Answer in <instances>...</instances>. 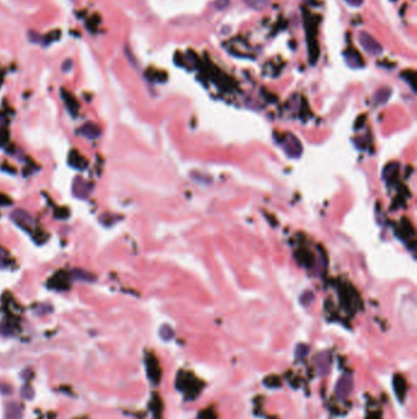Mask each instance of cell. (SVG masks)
<instances>
[{
	"label": "cell",
	"instance_id": "4",
	"mask_svg": "<svg viewBox=\"0 0 417 419\" xmlns=\"http://www.w3.org/2000/svg\"><path fill=\"white\" fill-rule=\"evenodd\" d=\"M147 375L154 384H158L161 380V368L153 357H149V359H147Z\"/></svg>",
	"mask_w": 417,
	"mask_h": 419
},
{
	"label": "cell",
	"instance_id": "7",
	"mask_svg": "<svg viewBox=\"0 0 417 419\" xmlns=\"http://www.w3.org/2000/svg\"><path fill=\"white\" fill-rule=\"evenodd\" d=\"M22 407L17 402H11L6 408V419H21Z\"/></svg>",
	"mask_w": 417,
	"mask_h": 419
},
{
	"label": "cell",
	"instance_id": "6",
	"mask_svg": "<svg viewBox=\"0 0 417 419\" xmlns=\"http://www.w3.org/2000/svg\"><path fill=\"white\" fill-rule=\"evenodd\" d=\"M79 131H80V134L83 136V138H86L88 140L97 139L99 136V134H101L98 126H97L96 124H93V123L84 124L83 126H81V128H80Z\"/></svg>",
	"mask_w": 417,
	"mask_h": 419
},
{
	"label": "cell",
	"instance_id": "2",
	"mask_svg": "<svg viewBox=\"0 0 417 419\" xmlns=\"http://www.w3.org/2000/svg\"><path fill=\"white\" fill-rule=\"evenodd\" d=\"M11 219L17 226L21 227L22 229H25V231H31V228L33 227V218H32L31 214L25 211V210H15L11 213Z\"/></svg>",
	"mask_w": 417,
	"mask_h": 419
},
{
	"label": "cell",
	"instance_id": "11",
	"mask_svg": "<svg viewBox=\"0 0 417 419\" xmlns=\"http://www.w3.org/2000/svg\"><path fill=\"white\" fill-rule=\"evenodd\" d=\"M229 4H230V0H217V1L214 2V5H216V7L218 10L226 9V7L229 6Z\"/></svg>",
	"mask_w": 417,
	"mask_h": 419
},
{
	"label": "cell",
	"instance_id": "5",
	"mask_svg": "<svg viewBox=\"0 0 417 419\" xmlns=\"http://www.w3.org/2000/svg\"><path fill=\"white\" fill-rule=\"evenodd\" d=\"M329 368H331V356H329V353L324 352V353L317 357V370H318L319 375L323 376L328 374Z\"/></svg>",
	"mask_w": 417,
	"mask_h": 419
},
{
	"label": "cell",
	"instance_id": "10",
	"mask_svg": "<svg viewBox=\"0 0 417 419\" xmlns=\"http://www.w3.org/2000/svg\"><path fill=\"white\" fill-rule=\"evenodd\" d=\"M173 331L170 330V329L168 328V326H163V328L161 329V336H162V338H163V340H166V341H168V340H170L171 337H173Z\"/></svg>",
	"mask_w": 417,
	"mask_h": 419
},
{
	"label": "cell",
	"instance_id": "3",
	"mask_svg": "<svg viewBox=\"0 0 417 419\" xmlns=\"http://www.w3.org/2000/svg\"><path fill=\"white\" fill-rule=\"evenodd\" d=\"M353 379L350 376H343L335 386V395L339 398H345L353 390Z\"/></svg>",
	"mask_w": 417,
	"mask_h": 419
},
{
	"label": "cell",
	"instance_id": "1",
	"mask_svg": "<svg viewBox=\"0 0 417 419\" xmlns=\"http://www.w3.org/2000/svg\"><path fill=\"white\" fill-rule=\"evenodd\" d=\"M359 42L361 44V47L363 48V51L366 53L371 54V56H379L383 52L381 43L378 41L373 38L369 33L367 32L361 31L359 32Z\"/></svg>",
	"mask_w": 417,
	"mask_h": 419
},
{
	"label": "cell",
	"instance_id": "12",
	"mask_svg": "<svg viewBox=\"0 0 417 419\" xmlns=\"http://www.w3.org/2000/svg\"><path fill=\"white\" fill-rule=\"evenodd\" d=\"M307 353V348L305 347V346H299L298 351H296V356L300 357V358H302V357L306 356Z\"/></svg>",
	"mask_w": 417,
	"mask_h": 419
},
{
	"label": "cell",
	"instance_id": "9",
	"mask_svg": "<svg viewBox=\"0 0 417 419\" xmlns=\"http://www.w3.org/2000/svg\"><path fill=\"white\" fill-rule=\"evenodd\" d=\"M244 1L247 6H250L253 10H257V11L263 10L269 4V0H244Z\"/></svg>",
	"mask_w": 417,
	"mask_h": 419
},
{
	"label": "cell",
	"instance_id": "8",
	"mask_svg": "<svg viewBox=\"0 0 417 419\" xmlns=\"http://www.w3.org/2000/svg\"><path fill=\"white\" fill-rule=\"evenodd\" d=\"M394 389H395L396 396H398L400 400H404V396H405L406 391V384L403 376L395 375V378H394Z\"/></svg>",
	"mask_w": 417,
	"mask_h": 419
}]
</instances>
